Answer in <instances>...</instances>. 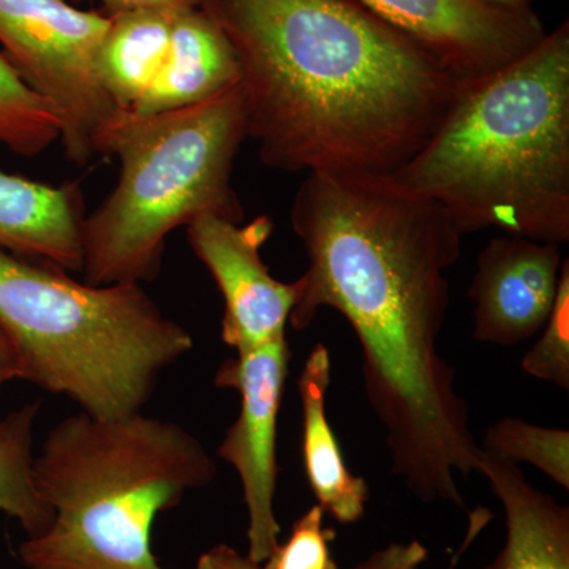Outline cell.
<instances>
[{"mask_svg":"<svg viewBox=\"0 0 569 569\" xmlns=\"http://www.w3.org/2000/svg\"><path fill=\"white\" fill-rule=\"evenodd\" d=\"M197 569H264L263 563L250 560L239 550L228 545H219L209 549L198 560Z\"/></svg>","mask_w":569,"mask_h":569,"instance_id":"cell-23","label":"cell"},{"mask_svg":"<svg viewBox=\"0 0 569 569\" xmlns=\"http://www.w3.org/2000/svg\"><path fill=\"white\" fill-rule=\"evenodd\" d=\"M478 473L507 519V542L485 569H569V508L531 486L518 466L488 452Z\"/></svg>","mask_w":569,"mask_h":569,"instance_id":"cell-14","label":"cell"},{"mask_svg":"<svg viewBox=\"0 0 569 569\" xmlns=\"http://www.w3.org/2000/svg\"><path fill=\"white\" fill-rule=\"evenodd\" d=\"M460 234L569 241V22L468 80L413 159L391 174Z\"/></svg>","mask_w":569,"mask_h":569,"instance_id":"cell-3","label":"cell"},{"mask_svg":"<svg viewBox=\"0 0 569 569\" xmlns=\"http://www.w3.org/2000/svg\"><path fill=\"white\" fill-rule=\"evenodd\" d=\"M239 63L247 140L288 173L395 174L466 81L359 0H194Z\"/></svg>","mask_w":569,"mask_h":569,"instance_id":"cell-2","label":"cell"},{"mask_svg":"<svg viewBox=\"0 0 569 569\" xmlns=\"http://www.w3.org/2000/svg\"><path fill=\"white\" fill-rule=\"evenodd\" d=\"M274 231L271 217L234 223L201 216L187 224V239L223 296L222 339L236 353L287 337L298 283L274 279L261 249Z\"/></svg>","mask_w":569,"mask_h":569,"instance_id":"cell-9","label":"cell"},{"mask_svg":"<svg viewBox=\"0 0 569 569\" xmlns=\"http://www.w3.org/2000/svg\"><path fill=\"white\" fill-rule=\"evenodd\" d=\"M110 14L67 0H0L2 54L61 119V142L74 164L102 153L123 111L108 96L97 56Z\"/></svg>","mask_w":569,"mask_h":569,"instance_id":"cell-7","label":"cell"},{"mask_svg":"<svg viewBox=\"0 0 569 569\" xmlns=\"http://www.w3.org/2000/svg\"><path fill=\"white\" fill-rule=\"evenodd\" d=\"M462 80L488 77L546 36L533 9L509 11L477 0H359Z\"/></svg>","mask_w":569,"mask_h":569,"instance_id":"cell-10","label":"cell"},{"mask_svg":"<svg viewBox=\"0 0 569 569\" xmlns=\"http://www.w3.org/2000/svg\"><path fill=\"white\" fill-rule=\"evenodd\" d=\"M290 219L309 260L290 325L305 331L325 307L342 313L396 477L419 501L466 509L458 475L478 473L482 449L438 351L462 234L391 174L309 173Z\"/></svg>","mask_w":569,"mask_h":569,"instance_id":"cell-1","label":"cell"},{"mask_svg":"<svg viewBox=\"0 0 569 569\" xmlns=\"http://www.w3.org/2000/svg\"><path fill=\"white\" fill-rule=\"evenodd\" d=\"M287 337L228 359L217 370L219 388L236 389L241 411L219 448V456L241 478L249 527L247 557L264 563L279 545L274 511L277 486V418L288 376Z\"/></svg>","mask_w":569,"mask_h":569,"instance_id":"cell-8","label":"cell"},{"mask_svg":"<svg viewBox=\"0 0 569 569\" xmlns=\"http://www.w3.org/2000/svg\"><path fill=\"white\" fill-rule=\"evenodd\" d=\"M108 11L134 9V7L171 6V3L194 2V0H102Z\"/></svg>","mask_w":569,"mask_h":569,"instance_id":"cell-25","label":"cell"},{"mask_svg":"<svg viewBox=\"0 0 569 569\" xmlns=\"http://www.w3.org/2000/svg\"><path fill=\"white\" fill-rule=\"evenodd\" d=\"M0 325L21 380L100 419L141 413L157 380L193 347L141 283L91 284L0 249Z\"/></svg>","mask_w":569,"mask_h":569,"instance_id":"cell-5","label":"cell"},{"mask_svg":"<svg viewBox=\"0 0 569 569\" xmlns=\"http://www.w3.org/2000/svg\"><path fill=\"white\" fill-rule=\"evenodd\" d=\"M486 519H488L486 515L479 516V512H475L473 518H471L470 533H468V538L463 542L462 548H460L458 556L452 559L451 568L449 569H456L460 553L467 549L470 539L481 530ZM427 557H429V550L418 539L408 542H392L387 548L377 550L372 556L367 557L361 563L356 565L353 569H419L427 560Z\"/></svg>","mask_w":569,"mask_h":569,"instance_id":"cell-22","label":"cell"},{"mask_svg":"<svg viewBox=\"0 0 569 569\" xmlns=\"http://www.w3.org/2000/svg\"><path fill=\"white\" fill-rule=\"evenodd\" d=\"M481 449L509 463L526 462L569 489V432L531 425L518 418H503L486 430Z\"/></svg>","mask_w":569,"mask_h":569,"instance_id":"cell-19","label":"cell"},{"mask_svg":"<svg viewBox=\"0 0 569 569\" xmlns=\"http://www.w3.org/2000/svg\"><path fill=\"white\" fill-rule=\"evenodd\" d=\"M325 511L310 508L296 520L290 537L277 545L264 561V569H339L332 559L331 545L336 531L323 526Z\"/></svg>","mask_w":569,"mask_h":569,"instance_id":"cell-21","label":"cell"},{"mask_svg":"<svg viewBox=\"0 0 569 569\" xmlns=\"http://www.w3.org/2000/svg\"><path fill=\"white\" fill-rule=\"evenodd\" d=\"M84 219L78 183L54 187L0 171V249L81 272Z\"/></svg>","mask_w":569,"mask_h":569,"instance_id":"cell-12","label":"cell"},{"mask_svg":"<svg viewBox=\"0 0 569 569\" xmlns=\"http://www.w3.org/2000/svg\"><path fill=\"white\" fill-rule=\"evenodd\" d=\"M477 2L500 10L519 11L530 9L529 0H477Z\"/></svg>","mask_w":569,"mask_h":569,"instance_id":"cell-26","label":"cell"},{"mask_svg":"<svg viewBox=\"0 0 569 569\" xmlns=\"http://www.w3.org/2000/svg\"><path fill=\"white\" fill-rule=\"evenodd\" d=\"M246 140L239 84L181 110L123 111L100 153L118 157L119 181L82 223L84 282H152L178 228L201 216L244 222L231 178Z\"/></svg>","mask_w":569,"mask_h":569,"instance_id":"cell-6","label":"cell"},{"mask_svg":"<svg viewBox=\"0 0 569 569\" xmlns=\"http://www.w3.org/2000/svg\"><path fill=\"white\" fill-rule=\"evenodd\" d=\"M239 84V63L222 29L194 2L176 14L170 50L137 114L181 110Z\"/></svg>","mask_w":569,"mask_h":569,"instance_id":"cell-13","label":"cell"},{"mask_svg":"<svg viewBox=\"0 0 569 569\" xmlns=\"http://www.w3.org/2000/svg\"><path fill=\"white\" fill-rule=\"evenodd\" d=\"M21 377L20 356L3 326L0 325V389L7 381Z\"/></svg>","mask_w":569,"mask_h":569,"instance_id":"cell-24","label":"cell"},{"mask_svg":"<svg viewBox=\"0 0 569 569\" xmlns=\"http://www.w3.org/2000/svg\"><path fill=\"white\" fill-rule=\"evenodd\" d=\"M32 471L52 519L20 546L26 568L163 569L151 545L157 516L209 485L217 466L176 422L80 411L48 433Z\"/></svg>","mask_w":569,"mask_h":569,"instance_id":"cell-4","label":"cell"},{"mask_svg":"<svg viewBox=\"0 0 569 569\" xmlns=\"http://www.w3.org/2000/svg\"><path fill=\"white\" fill-rule=\"evenodd\" d=\"M537 342L523 356L520 367L527 376L569 391V261L561 264L559 288L548 323Z\"/></svg>","mask_w":569,"mask_h":569,"instance_id":"cell-20","label":"cell"},{"mask_svg":"<svg viewBox=\"0 0 569 569\" xmlns=\"http://www.w3.org/2000/svg\"><path fill=\"white\" fill-rule=\"evenodd\" d=\"M560 244L522 236L493 238L478 254L468 287L473 301V339L515 347L533 339L548 323L556 301Z\"/></svg>","mask_w":569,"mask_h":569,"instance_id":"cell-11","label":"cell"},{"mask_svg":"<svg viewBox=\"0 0 569 569\" xmlns=\"http://www.w3.org/2000/svg\"><path fill=\"white\" fill-rule=\"evenodd\" d=\"M39 403H28L0 419V512L21 523L29 537L50 527L52 512L33 482L32 437Z\"/></svg>","mask_w":569,"mask_h":569,"instance_id":"cell-17","label":"cell"},{"mask_svg":"<svg viewBox=\"0 0 569 569\" xmlns=\"http://www.w3.org/2000/svg\"><path fill=\"white\" fill-rule=\"evenodd\" d=\"M186 3L108 11L110 28L100 44L97 71L121 110H132L159 77L176 14Z\"/></svg>","mask_w":569,"mask_h":569,"instance_id":"cell-16","label":"cell"},{"mask_svg":"<svg viewBox=\"0 0 569 569\" xmlns=\"http://www.w3.org/2000/svg\"><path fill=\"white\" fill-rule=\"evenodd\" d=\"M331 385V358L323 343L307 356L298 380L302 403V452L307 481L318 507L340 523L365 518L370 492L366 479L356 477L340 451L326 415V396Z\"/></svg>","mask_w":569,"mask_h":569,"instance_id":"cell-15","label":"cell"},{"mask_svg":"<svg viewBox=\"0 0 569 569\" xmlns=\"http://www.w3.org/2000/svg\"><path fill=\"white\" fill-rule=\"evenodd\" d=\"M61 140V119L32 91L0 52V144L22 157H37Z\"/></svg>","mask_w":569,"mask_h":569,"instance_id":"cell-18","label":"cell"}]
</instances>
